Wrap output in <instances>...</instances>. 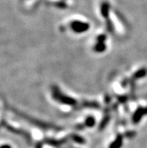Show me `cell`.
<instances>
[{
  "mask_svg": "<svg viewBox=\"0 0 147 148\" xmlns=\"http://www.w3.org/2000/svg\"><path fill=\"white\" fill-rule=\"evenodd\" d=\"M89 28V25L85 23L80 22V21H75L71 23V29H73L74 31L77 32H81L83 31L87 30Z\"/></svg>",
  "mask_w": 147,
  "mask_h": 148,
  "instance_id": "1",
  "label": "cell"
},
{
  "mask_svg": "<svg viewBox=\"0 0 147 148\" xmlns=\"http://www.w3.org/2000/svg\"><path fill=\"white\" fill-rule=\"evenodd\" d=\"M122 145V138L121 136H119L117 137L116 140L110 145V148H119L121 147Z\"/></svg>",
  "mask_w": 147,
  "mask_h": 148,
  "instance_id": "2",
  "label": "cell"
},
{
  "mask_svg": "<svg viewBox=\"0 0 147 148\" xmlns=\"http://www.w3.org/2000/svg\"><path fill=\"white\" fill-rule=\"evenodd\" d=\"M1 148H11V147L9 146V145H3V146H2V147Z\"/></svg>",
  "mask_w": 147,
  "mask_h": 148,
  "instance_id": "3",
  "label": "cell"
}]
</instances>
